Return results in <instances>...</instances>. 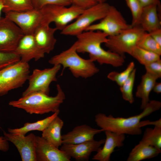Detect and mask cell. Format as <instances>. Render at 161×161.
Listing matches in <instances>:
<instances>
[{"mask_svg":"<svg viewBox=\"0 0 161 161\" xmlns=\"http://www.w3.org/2000/svg\"><path fill=\"white\" fill-rule=\"evenodd\" d=\"M161 107L160 101L152 100L150 101L141 113L137 115L125 118L99 113L95 115V120L96 125L104 131H109L125 134L139 135L142 133V127L150 125L154 126L161 122L160 118L154 121H141L143 118L159 110Z\"/></svg>","mask_w":161,"mask_h":161,"instance_id":"obj_1","label":"cell"},{"mask_svg":"<svg viewBox=\"0 0 161 161\" xmlns=\"http://www.w3.org/2000/svg\"><path fill=\"white\" fill-rule=\"evenodd\" d=\"M76 36L75 42L78 52L88 53L89 58L100 65L109 64L114 67L123 65L125 57L102 48L101 44L108 40V36L105 33L100 31H87Z\"/></svg>","mask_w":161,"mask_h":161,"instance_id":"obj_2","label":"cell"},{"mask_svg":"<svg viewBox=\"0 0 161 161\" xmlns=\"http://www.w3.org/2000/svg\"><path fill=\"white\" fill-rule=\"evenodd\" d=\"M57 93L54 97L36 92L9 102V105L22 109L30 114H42L54 113L59 110L60 105L65 99V93L59 84L57 85Z\"/></svg>","mask_w":161,"mask_h":161,"instance_id":"obj_3","label":"cell"},{"mask_svg":"<svg viewBox=\"0 0 161 161\" xmlns=\"http://www.w3.org/2000/svg\"><path fill=\"white\" fill-rule=\"evenodd\" d=\"M75 42L68 49L52 57L49 61L52 65H60L63 70L68 68L75 78H86L90 77L99 71L94 61L90 59L81 58L77 53Z\"/></svg>","mask_w":161,"mask_h":161,"instance_id":"obj_4","label":"cell"},{"mask_svg":"<svg viewBox=\"0 0 161 161\" xmlns=\"http://www.w3.org/2000/svg\"><path fill=\"white\" fill-rule=\"evenodd\" d=\"M85 9L72 4L69 7L56 4L47 5L40 9L43 16L41 24L49 25L54 22L57 30L61 31L76 19Z\"/></svg>","mask_w":161,"mask_h":161,"instance_id":"obj_5","label":"cell"},{"mask_svg":"<svg viewBox=\"0 0 161 161\" xmlns=\"http://www.w3.org/2000/svg\"><path fill=\"white\" fill-rule=\"evenodd\" d=\"M145 32L138 25L132 26L117 34L108 36L105 45L109 50L125 58L126 54L130 55L133 49L137 46Z\"/></svg>","mask_w":161,"mask_h":161,"instance_id":"obj_6","label":"cell"},{"mask_svg":"<svg viewBox=\"0 0 161 161\" xmlns=\"http://www.w3.org/2000/svg\"><path fill=\"white\" fill-rule=\"evenodd\" d=\"M30 73L28 63L21 61L0 69V96L22 87Z\"/></svg>","mask_w":161,"mask_h":161,"instance_id":"obj_7","label":"cell"},{"mask_svg":"<svg viewBox=\"0 0 161 161\" xmlns=\"http://www.w3.org/2000/svg\"><path fill=\"white\" fill-rule=\"evenodd\" d=\"M110 6L106 2L97 3L85 9L75 21L61 31V34L76 36L82 33L94 22L102 19L107 13Z\"/></svg>","mask_w":161,"mask_h":161,"instance_id":"obj_8","label":"cell"},{"mask_svg":"<svg viewBox=\"0 0 161 161\" xmlns=\"http://www.w3.org/2000/svg\"><path fill=\"white\" fill-rule=\"evenodd\" d=\"M61 67L60 65H55L50 68L34 69L29 76V85L22 93V97L36 92L49 95L50 85L52 82L57 80L56 75Z\"/></svg>","mask_w":161,"mask_h":161,"instance_id":"obj_9","label":"cell"},{"mask_svg":"<svg viewBox=\"0 0 161 161\" xmlns=\"http://www.w3.org/2000/svg\"><path fill=\"white\" fill-rule=\"evenodd\" d=\"M132 26L131 24H128L119 10L110 5L107 13L100 21L92 24L85 31H100L108 37L117 34Z\"/></svg>","mask_w":161,"mask_h":161,"instance_id":"obj_10","label":"cell"},{"mask_svg":"<svg viewBox=\"0 0 161 161\" xmlns=\"http://www.w3.org/2000/svg\"><path fill=\"white\" fill-rule=\"evenodd\" d=\"M5 17L15 24L24 34H33L43 20L41 10L34 9L21 12H9L5 13Z\"/></svg>","mask_w":161,"mask_h":161,"instance_id":"obj_11","label":"cell"},{"mask_svg":"<svg viewBox=\"0 0 161 161\" xmlns=\"http://www.w3.org/2000/svg\"><path fill=\"white\" fill-rule=\"evenodd\" d=\"M24 34L13 22L5 17L0 19V52H14Z\"/></svg>","mask_w":161,"mask_h":161,"instance_id":"obj_12","label":"cell"},{"mask_svg":"<svg viewBox=\"0 0 161 161\" xmlns=\"http://www.w3.org/2000/svg\"><path fill=\"white\" fill-rule=\"evenodd\" d=\"M3 132L4 138L12 143L17 148L22 161H36V136L34 134L31 133L26 136Z\"/></svg>","mask_w":161,"mask_h":161,"instance_id":"obj_13","label":"cell"},{"mask_svg":"<svg viewBox=\"0 0 161 161\" xmlns=\"http://www.w3.org/2000/svg\"><path fill=\"white\" fill-rule=\"evenodd\" d=\"M105 141L94 139L77 144H62L60 149L77 161H87L92 152L97 151Z\"/></svg>","mask_w":161,"mask_h":161,"instance_id":"obj_14","label":"cell"},{"mask_svg":"<svg viewBox=\"0 0 161 161\" xmlns=\"http://www.w3.org/2000/svg\"><path fill=\"white\" fill-rule=\"evenodd\" d=\"M35 155L36 161H70L71 158L65 152L39 136H36Z\"/></svg>","mask_w":161,"mask_h":161,"instance_id":"obj_15","label":"cell"},{"mask_svg":"<svg viewBox=\"0 0 161 161\" xmlns=\"http://www.w3.org/2000/svg\"><path fill=\"white\" fill-rule=\"evenodd\" d=\"M14 52L20 57V61L27 63L32 59L37 61L45 54L38 47L33 34H24Z\"/></svg>","mask_w":161,"mask_h":161,"instance_id":"obj_16","label":"cell"},{"mask_svg":"<svg viewBox=\"0 0 161 161\" xmlns=\"http://www.w3.org/2000/svg\"><path fill=\"white\" fill-rule=\"evenodd\" d=\"M106 136L104 145L96 151L92 159L99 161H109L112 154L116 147H120L124 145L125 134L111 131H104Z\"/></svg>","mask_w":161,"mask_h":161,"instance_id":"obj_17","label":"cell"},{"mask_svg":"<svg viewBox=\"0 0 161 161\" xmlns=\"http://www.w3.org/2000/svg\"><path fill=\"white\" fill-rule=\"evenodd\" d=\"M57 30L55 27L41 24L34 32L33 35L38 47L45 54L49 53L54 49L56 42L54 34Z\"/></svg>","mask_w":161,"mask_h":161,"instance_id":"obj_18","label":"cell"},{"mask_svg":"<svg viewBox=\"0 0 161 161\" xmlns=\"http://www.w3.org/2000/svg\"><path fill=\"white\" fill-rule=\"evenodd\" d=\"M104 131L86 124L75 126L71 131L62 135V144H77L94 139L97 134Z\"/></svg>","mask_w":161,"mask_h":161,"instance_id":"obj_19","label":"cell"},{"mask_svg":"<svg viewBox=\"0 0 161 161\" xmlns=\"http://www.w3.org/2000/svg\"><path fill=\"white\" fill-rule=\"evenodd\" d=\"M157 6L152 5L143 7L138 25L145 32L149 33L161 28L160 11Z\"/></svg>","mask_w":161,"mask_h":161,"instance_id":"obj_20","label":"cell"},{"mask_svg":"<svg viewBox=\"0 0 161 161\" xmlns=\"http://www.w3.org/2000/svg\"><path fill=\"white\" fill-rule=\"evenodd\" d=\"M161 150L141 140L129 153L127 161H140L157 156Z\"/></svg>","mask_w":161,"mask_h":161,"instance_id":"obj_21","label":"cell"},{"mask_svg":"<svg viewBox=\"0 0 161 161\" xmlns=\"http://www.w3.org/2000/svg\"><path fill=\"white\" fill-rule=\"evenodd\" d=\"M64 125V121L58 116L42 131L41 137L58 148L62 144L61 131Z\"/></svg>","mask_w":161,"mask_h":161,"instance_id":"obj_22","label":"cell"},{"mask_svg":"<svg viewBox=\"0 0 161 161\" xmlns=\"http://www.w3.org/2000/svg\"><path fill=\"white\" fill-rule=\"evenodd\" d=\"M158 79L156 76L147 72L142 76L135 93L136 96L141 99V109L144 108L150 101L149 94Z\"/></svg>","mask_w":161,"mask_h":161,"instance_id":"obj_23","label":"cell"},{"mask_svg":"<svg viewBox=\"0 0 161 161\" xmlns=\"http://www.w3.org/2000/svg\"><path fill=\"white\" fill-rule=\"evenodd\" d=\"M60 112L59 110L51 115L34 123H26L23 126L19 128H8V131L9 133L13 134L22 136H25L27 133L32 131L37 130L42 132L51 122L58 116Z\"/></svg>","mask_w":161,"mask_h":161,"instance_id":"obj_24","label":"cell"},{"mask_svg":"<svg viewBox=\"0 0 161 161\" xmlns=\"http://www.w3.org/2000/svg\"><path fill=\"white\" fill-rule=\"evenodd\" d=\"M141 140L161 150V123L145 129Z\"/></svg>","mask_w":161,"mask_h":161,"instance_id":"obj_25","label":"cell"},{"mask_svg":"<svg viewBox=\"0 0 161 161\" xmlns=\"http://www.w3.org/2000/svg\"><path fill=\"white\" fill-rule=\"evenodd\" d=\"M4 7V13L13 12H21L34 9L32 0H1Z\"/></svg>","mask_w":161,"mask_h":161,"instance_id":"obj_26","label":"cell"},{"mask_svg":"<svg viewBox=\"0 0 161 161\" xmlns=\"http://www.w3.org/2000/svg\"><path fill=\"white\" fill-rule=\"evenodd\" d=\"M130 55L144 66L160 59L159 55L138 46L133 49Z\"/></svg>","mask_w":161,"mask_h":161,"instance_id":"obj_27","label":"cell"},{"mask_svg":"<svg viewBox=\"0 0 161 161\" xmlns=\"http://www.w3.org/2000/svg\"><path fill=\"white\" fill-rule=\"evenodd\" d=\"M136 70L134 68L129 77L120 86V90L123 99L130 103L134 102L133 91L134 85Z\"/></svg>","mask_w":161,"mask_h":161,"instance_id":"obj_28","label":"cell"},{"mask_svg":"<svg viewBox=\"0 0 161 161\" xmlns=\"http://www.w3.org/2000/svg\"><path fill=\"white\" fill-rule=\"evenodd\" d=\"M137 46L160 55H161V46L158 44L149 33L145 32L140 39Z\"/></svg>","mask_w":161,"mask_h":161,"instance_id":"obj_29","label":"cell"},{"mask_svg":"<svg viewBox=\"0 0 161 161\" xmlns=\"http://www.w3.org/2000/svg\"><path fill=\"white\" fill-rule=\"evenodd\" d=\"M134 67V62L131 61L129 63L124 71L120 72L114 71H112L108 75L107 78L115 82L120 86L129 77L135 68Z\"/></svg>","mask_w":161,"mask_h":161,"instance_id":"obj_30","label":"cell"},{"mask_svg":"<svg viewBox=\"0 0 161 161\" xmlns=\"http://www.w3.org/2000/svg\"><path fill=\"white\" fill-rule=\"evenodd\" d=\"M125 1L132 16L131 25L132 26L138 25L143 7L138 0H125Z\"/></svg>","mask_w":161,"mask_h":161,"instance_id":"obj_31","label":"cell"},{"mask_svg":"<svg viewBox=\"0 0 161 161\" xmlns=\"http://www.w3.org/2000/svg\"><path fill=\"white\" fill-rule=\"evenodd\" d=\"M20 61V57L14 52H0V69Z\"/></svg>","mask_w":161,"mask_h":161,"instance_id":"obj_32","label":"cell"},{"mask_svg":"<svg viewBox=\"0 0 161 161\" xmlns=\"http://www.w3.org/2000/svg\"><path fill=\"white\" fill-rule=\"evenodd\" d=\"M34 9L40 10L44 6L51 4H56L66 6L72 4L71 0H32Z\"/></svg>","mask_w":161,"mask_h":161,"instance_id":"obj_33","label":"cell"},{"mask_svg":"<svg viewBox=\"0 0 161 161\" xmlns=\"http://www.w3.org/2000/svg\"><path fill=\"white\" fill-rule=\"evenodd\" d=\"M146 72L157 77H161V60L154 61L144 66Z\"/></svg>","mask_w":161,"mask_h":161,"instance_id":"obj_34","label":"cell"},{"mask_svg":"<svg viewBox=\"0 0 161 161\" xmlns=\"http://www.w3.org/2000/svg\"><path fill=\"white\" fill-rule=\"evenodd\" d=\"M72 4L84 9L89 8L97 3L95 0H71Z\"/></svg>","mask_w":161,"mask_h":161,"instance_id":"obj_35","label":"cell"},{"mask_svg":"<svg viewBox=\"0 0 161 161\" xmlns=\"http://www.w3.org/2000/svg\"><path fill=\"white\" fill-rule=\"evenodd\" d=\"M149 33L154 40L161 46V28L154 30Z\"/></svg>","mask_w":161,"mask_h":161,"instance_id":"obj_36","label":"cell"},{"mask_svg":"<svg viewBox=\"0 0 161 161\" xmlns=\"http://www.w3.org/2000/svg\"><path fill=\"white\" fill-rule=\"evenodd\" d=\"M138 0L143 7L152 5H156L159 8H161V3L159 0Z\"/></svg>","mask_w":161,"mask_h":161,"instance_id":"obj_37","label":"cell"},{"mask_svg":"<svg viewBox=\"0 0 161 161\" xmlns=\"http://www.w3.org/2000/svg\"><path fill=\"white\" fill-rule=\"evenodd\" d=\"M9 145L8 141L4 137H0V151L6 152L9 150Z\"/></svg>","mask_w":161,"mask_h":161,"instance_id":"obj_38","label":"cell"},{"mask_svg":"<svg viewBox=\"0 0 161 161\" xmlns=\"http://www.w3.org/2000/svg\"><path fill=\"white\" fill-rule=\"evenodd\" d=\"M153 91L157 93L160 94L161 92V82H156L152 89Z\"/></svg>","mask_w":161,"mask_h":161,"instance_id":"obj_39","label":"cell"},{"mask_svg":"<svg viewBox=\"0 0 161 161\" xmlns=\"http://www.w3.org/2000/svg\"><path fill=\"white\" fill-rule=\"evenodd\" d=\"M4 7L3 4L1 0H0V19L1 18V11H2Z\"/></svg>","mask_w":161,"mask_h":161,"instance_id":"obj_40","label":"cell"},{"mask_svg":"<svg viewBox=\"0 0 161 161\" xmlns=\"http://www.w3.org/2000/svg\"><path fill=\"white\" fill-rule=\"evenodd\" d=\"M97 3H103L106 2L107 0H95Z\"/></svg>","mask_w":161,"mask_h":161,"instance_id":"obj_41","label":"cell"}]
</instances>
